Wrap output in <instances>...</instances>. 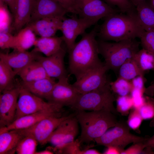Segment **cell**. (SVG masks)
<instances>
[{
    "instance_id": "obj_1",
    "label": "cell",
    "mask_w": 154,
    "mask_h": 154,
    "mask_svg": "<svg viewBox=\"0 0 154 154\" xmlns=\"http://www.w3.org/2000/svg\"><path fill=\"white\" fill-rule=\"evenodd\" d=\"M98 27L97 24L89 32L82 34L81 39L68 52L69 71L76 80L104 64L99 57L96 38Z\"/></svg>"
},
{
    "instance_id": "obj_21",
    "label": "cell",
    "mask_w": 154,
    "mask_h": 154,
    "mask_svg": "<svg viewBox=\"0 0 154 154\" xmlns=\"http://www.w3.org/2000/svg\"><path fill=\"white\" fill-rule=\"evenodd\" d=\"M25 136L21 129L0 132V154L15 153L18 144Z\"/></svg>"
},
{
    "instance_id": "obj_11",
    "label": "cell",
    "mask_w": 154,
    "mask_h": 154,
    "mask_svg": "<svg viewBox=\"0 0 154 154\" xmlns=\"http://www.w3.org/2000/svg\"><path fill=\"white\" fill-rule=\"evenodd\" d=\"M21 88L19 82L17 81V85L16 87L1 93L0 128L7 127L14 121Z\"/></svg>"
},
{
    "instance_id": "obj_36",
    "label": "cell",
    "mask_w": 154,
    "mask_h": 154,
    "mask_svg": "<svg viewBox=\"0 0 154 154\" xmlns=\"http://www.w3.org/2000/svg\"><path fill=\"white\" fill-rule=\"evenodd\" d=\"M139 38L142 48L154 55V29L145 31Z\"/></svg>"
},
{
    "instance_id": "obj_42",
    "label": "cell",
    "mask_w": 154,
    "mask_h": 154,
    "mask_svg": "<svg viewBox=\"0 0 154 154\" xmlns=\"http://www.w3.org/2000/svg\"><path fill=\"white\" fill-rule=\"evenodd\" d=\"M144 141L133 143L127 149L124 150L121 154H137L143 153L145 148Z\"/></svg>"
},
{
    "instance_id": "obj_46",
    "label": "cell",
    "mask_w": 154,
    "mask_h": 154,
    "mask_svg": "<svg viewBox=\"0 0 154 154\" xmlns=\"http://www.w3.org/2000/svg\"><path fill=\"white\" fill-rule=\"evenodd\" d=\"M9 7L12 13L14 14L18 0H2Z\"/></svg>"
},
{
    "instance_id": "obj_40",
    "label": "cell",
    "mask_w": 154,
    "mask_h": 154,
    "mask_svg": "<svg viewBox=\"0 0 154 154\" xmlns=\"http://www.w3.org/2000/svg\"><path fill=\"white\" fill-rule=\"evenodd\" d=\"M15 36L8 32H0V47L3 50L14 48Z\"/></svg>"
},
{
    "instance_id": "obj_15",
    "label": "cell",
    "mask_w": 154,
    "mask_h": 154,
    "mask_svg": "<svg viewBox=\"0 0 154 154\" xmlns=\"http://www.w3.org/2000/svg\"><path fill=\"white\" fill-rule=\"evenodd\" d=\"M66 53V50L62 47L56 52L48 56L38 54L36 60L41 64L48 77L59 80L68 76L64 64Z\"/></svg>"
},
{
    "instance_id": "obj_51",
    "label": "cell",
    "mask_w": 154,
    "mask_h": 154,
    "mask_svg": "<svg viewBox=\"0 0 154 154\" xmlns=\"http://www.w3.org/2000/svg\"><path fill=\"white\" fill-rule=\"evenodd\" d=\"M149 1L151 6L154 10V0H149Z\"/></svg>"
},
{
    "instance_id": "obj_30",
    "label": "cell",
    "mask_w": 154,
    "mask_h": 154,
    "mask_svg": "<svg viewBox=\"0 0 154 154\" xmlns=\"http://www.w3.org/2000/svg\"><path fill=\"white\" fill-rule=\"evenodd\" d=\"M38 143L32 136L25 135L18 144L16 153L18 154H35Z\"/></svg>"
},
{
    "instance_id": "obj_24",
    "label": "cell",
    "mask_w": 154,
    "mask_h": 154,
    "mask_svg": "<svg viewBox=\"0 0 154 154\" xmlns=\"http://www.w3.org/2000/svg\"><path fill=\"white\" fill-rule=\"evenodd\" d=\"M147 1L142 2L135 7L138 20L145 31L154 29V10Z\"/></svg>"
},
{
    "instance_id": "obj_12",
    "label": "cell",
    "mask_w": 154,
    "mask_h": 154,
    "mask_svg": "<svg viewBox=\"0 0 154 154\" xmlns=\"http://www.w3.org/2000/svg\"><path fill=\"white\" fill-rule=\"evenodd\" d=\"M108 69L104 64L82 77L72 84L80 94H83L100 88L110 83L106 72Z\"/></svg>"
},
{
    "instance_id": "obj_34",
    "label": "cell",
    "mask_w": 154,
    "mask_h": 154,
    "mask_svg": "<svg viewBox=\"0 0 154 154\" xmlns=\"http://www.w3.org/2000/svg\"><path fill=\"white\" fill-rule=\"evenodd\" d=\"M116 100L117 112L123 116H126L129 114L131 110L133 108V101L131 96H118Z\"/></svg>"
},
{
    "instance_id": "obj_33",
    "label": "cell",
    "mask_w": 154,
    "mask_h": 154,
    "mask_svg": "<svg viewBox=\"0 0 154 154\" xmlns=\"http://www.w3.org/2000/svg\"><path fill=\"white\" fill-rule=\"evenodd\" d=\"M75 115V114L62 122L53 132L48 143H50L54 147L59 145L65 135L70 118Z\"/></svg>"
},
{
    "instance_id": "obj_19",
    "label": "cell",
    "mask_w": 154,
    "mask_h": 154,
    "mask_svg": "<svg viewBox=\"0 0 154 154\" xmlns=\"http://www.w3.org/2000/svg\"><path fill=\"white\" fill-rule=\"evenodd\" d=\"M33 3V0H17L12 25L13 31L16 33L29 22Z\"/></svg>"
},
{
    "instance_id": "obj_28",
    "label": "cell",
    "mask_w": 154,
    "mask_h": 154,
    "mask_svg": "<svg viewBox=\"0 0 154 154\" xmlns=\"http://www.w3.org/2000/svg\"><path fill=\"white\" fill-rule=\"evenodd\" d=\"M133 58L144 73L146 71L154 69V55L149 51L142 48Z\"/></svg>"
},
{
    "instance_id": "obj_26",
    "label": "cell",
    "mask_w": 154,
    "mask_h": 154,
    "mask_svg": "<svg viewBox=\"0 0 154 154\" xmlns=\"http://www.w3.org/2000/svg\"><path fill=\"white\" fill-rule=\"evenodd\" d=\"M16 74L13 69L0 60V92L11 89L17 85L15 79Z\"/></svg>"
},
{
    "instance_id": "obj_37",
    "label": "cell",
    "mask_w": 154,
    "mask_h": 154,
    "mask_svg": "<svg viewBox=\"0 0 154 154\" xmlns=\"http://www.w3.org/2000/svg\"><path fill=\"white\" fill-rule=\"evenodd\" d=\"M104 0L111 6H117L121 13H129L134 10L135 8V7L131 3L130 0Z\"/></svg>"
},
{
    "instance_id": "obj_52",
    "label": "cell",
    "mask_w": 154,
    "mask_h": 154,
    "mask_svg": "<svg viewBox=\"0 0 154 154\" xmlns=\"http://www.w3.org/2000/svg\"><path fill=\"white\" fill-rule=\"evenodd\" d=\"M150 126L151 127H154V118H153L152 120L150 122Z\"/></svg>"
},
{
    "instance_id": "obj_39",
    "label": "cell",
    "mask_w": 154,
    "mask_h": 154,
    "mask_svg": "<svg viewBox=\"0 0 154 154\" xmlns=\"http://www.w3.org/2000/svg\"><path fill=\"white\" fill-rule=\"evenodd\" d=\"M78 139L56 150L58 153L68 154H81L82 150Z\"/></svg>"
},
{
    "instance_id": "obj_20",
    "label": "cell",
    "mask_w": 154,
    "mask_h": 154,
    "mask_svg": "<svg viewBox=\"0 0 154 154\" xmlns=\"http://www.w3.org/2000/svg\"><path fill=\"white\" fill-rule=\"evenodd\" d=\"M53 78L47 77L29 82L19 81L23 88L37 96L46 99L56 82Z\"/></svg>"
},
{
    "instance_id": "obj_25",
    "label": "cell",
    "mask_w": 154,
    "mask_h": 154,
    "mask_svg": "<svg viewBox=\"0 0 154 154\" xmlns=\"http://www.w3.org/2000/svg\"><path fill=\"white\" fill-rule=\"evenodd\" d=\"M15 36L14 50L26 51L34 46L36 40L35 34L29 27L25 26Z\"/></svg>"
},
{
    "instance_id": "obj_27",
    "label": "cell",
    "mask_w": 154,
    "mask_h": 154,
    "mask_svg": "<svg viewBox=\"0 0 154 154\" xmlns=\"http://www.w3.org/2000/svg\"><path fill=\"white\" fill-rule=\"evenodd\" d=\"M118 71L119 77L129 81L137 76H143L144 74L133 58L126 60L120 66Z\"/></svg>"
},
{
    "instance_id": "obj_22",
    "label": "cell",
    "mask_w": 154,
    "mask_h": 154,
    "mask_svg": "<svg viewBox=\"0 0 154 154\" xmlns=\"http://www.w3.org/2000/svg\"><path fill=\"white\" fill-rule=\"evenodd\" d=\"M63 42L62 37L54 36L40 37L37 38L34 45V48L32 50L42 53L46 56H48L55 54L62 48Z\"/></svg>"
},
{
    "instance_id": "obj_38",
    "label": "cell",
    "mask_w": 154,
    "mask_h": 154,
    "mask_svg": "<svg viewBox=\"0 0 154 154\" xmlns=\"http://www.w3.org/2000/svg\"><path fill=\"white\" fill-rule=\"evenodd\" d=\"M139 110L143 120L153 119L154 118V101L146 99Z\"/></svg>"
},
{
    "instance_id": "obj_23",
    "label": "cell",
    "mask_w": 154,
    "mask_h": 154,
    "mask_svg": "<svg viewBox=\"0 0 154 154\" xmlns=\"http://www.w3.org/2000/svg\"><path fill=\"white\" fill-rule=\"evenodd\" d=\"M22 81L29 82L49 77L40 63L34 60L21 70L17 74Z\"/></svg>"
},
{
    "instance_id": "obj_10",
    "label": "cell",
    "mask_w": 154,
    "mask_h": 154,
    "mask_svg": "<svg viewBox=\"0 0 154 154\" xmlns=\"http://www.w3.org/2000/svg\"><path fill=\"white\" fill-rule=\"evenodd\" d=\"M75 114V113L66 116L46 117L29 128L21 130L25 135L32 136L39 143L44 145L48 143L53 132L62 122Z\"/></svg>"
},
{
    "instance_id": "obj_17",
    "label": "cell",
    "mask_w": 154,
    "mask_h": 154,
    "mask_svg": "<svg viewBox=\"0 0 154 154\" xmlns=\"http://www.w3.org/2000/svg\"><path fill=\"white\" fill-rule=\"evenodd\" d=\"M38 54L39 52L32 50L29 52L14 50L9 53L0 52V60L11 68L17 75L21 70L29 63L36 60Z\"/></svg>"
},
{
    "instance_id": "obj_7",
    "label": "cell",
    "mask_w": 154,
    "mask_h": 154,
    "mask_svg": "<svg viewBox=\"0 0 154 154\" xmlns=\"http://www.w3.org/2000/svg\"><path fill=\"white\" fill-rule=\"evenodd\" d=\"M73 14L70 18L64 17L62 21L60 30L62 33L63 42L68 52L75 43L79 35H82L86 30L97 24L98 21L92 19L78 17Z\"/></svg>"
},
{
    "instance_id": "obj_18",
    "label": "cell",
    "mask_w": 154,
    "mask_h": 154,
    "mask_svg": "<svg viewBox=\"0 0 154 154\" xmlns=\"http://www.w3.org/2000/svg\"><path fill=\"white\" fill-rule=\"evenodd\" d=\"M64 17L42 18L29 23L25 26L29 27L35 34L40 37H52L60 30Z\"/></svg>"
},
{
    "instance_id": "obj_13",
    "label": "cell",
    "mask_w": 154,
    "mask_h": 154,
    "mask_svg": "<svg viewBox=\"0 0 154 154\" xmlns=\"http://www.w3.org/2000/svg\"><path fill=\"white\" fill-rule=\"evenodd\" d=\"M79 94L72 84H70L67 76L58 80L46 99L48 102L63 107H70Z\"/></svg>"
},
{
    "instance_id": "obj_48",
    "label": "cell",
    "mask_w": 154,
    "mask_h": 154,
    "mask_svg": "<svg viewBox=\"0 0 154 154\" xmlns=\"http://www.w3.org/2000/svg\"><path fill=\"white\" fill-rule=\"evenodd\" d=\"M102 154L99 151L95 149H86L82 150L81 154Z\"/></svg>"
},
{
    "instance_id": "obj_29",
    "label": "cell",
    "mask_w": 154,
    "mask_h": 154,
    "mask_svg": "<svg viewBox=\"0 0 154 154\" xmlns=\"http://www.w3.org/2000/svg\"><path fill=\"white\" fill-rule=\"evenodd\" d=\"M7 6L2 0H0V32L11 33L13 31V18Z\"/></svg>"
},
{
    "instance_id": "obj_32",
    "label": "cell",
    "mask_w": 154,
    "mask_h": 154,
    "mask_svg": "<svg viewBox=\"0 0 154 154\" xmlns=\"http://www.w3.org/2000/svg\"><path fill=\"white\" fill-rule=\"evenodd\" d=\"M110 86L112 91L120 96L129 95L132 88L130 81L119 77L115 81L110 82Z\"/></svg>"
},
{
    "instance_id": "obj_47",
    "label": "cell",
    "mask_w": 154,
    "mask_h": 154,
    "mask_svg": "<svg viewBox=\"0 0 154 154\" xmlns=\"http://www.w3.org/2000/svg\"><path fill=\"white\" fill-rule=\"evenodd\" d=\"M145 148L148 147L154 151V135L150 137H147L144 142Z\"/></svg>"
},
{
    "instance_id": "obj_14",
    "label": "cell",
    "mask_w": 154,
    "mask_h": 154,
    "mask_svg": "<svg viewBox=\"0 0 154 154\" xmlns=\"http://www.w3.org/2000/svg\"><path fill=\"white\" fill-rule=\"evenodd\" d=\"M63 107L44 110L25 116L15 120L10 125L0 128V132L14 129H23L34 125L42 119L50 116H62Z\"/></svg>"
},
{
    "instance_id": "obj_3",
    "label": "cell",
    "mask_w": 154,
    "mask_h": 154,
    "mask_svg": "<svg viewBox=\"0 0 154 154\" xmlns=\"http://www.w3.org/2000/svg\"><path fill=\"white\" fill-rule=\"evenodd\" d=\"M76 112L75 117L81 129V134L78 139L80 144L94 141L115 126L118 122L114 114L108 111Z\"/></svg>"
},
{
    "instance_id": "obj_49",
    "label": "cell",
    "mask_w": 154,
    "mask_h": 154,
    "mask_svg": "<svg viewBox=\"0 0 154 154\" xmlns=\"http://www.w3.org/2000/svg\"><path fill=\"white\" fill-rule=\"evenodd\" d=\"M53 153H54L52 152L49 150L46 149L39 151H37L35 154H52Z\"/></svg>"
},
{
    "instance_id": "obj_6",
    "label": "cell",
    "mask_w": 154,
    "mask_h": 154,
    "mask_svg": "<svg viewBox=\"0 0 154 154\" xmlns=\"http://www.w3.org/2000/svg\"><path fill=\"white\" fill-rule=\"evenodd\" d=\"M130 129L127 124L118 122L116 125L106 131L94 141L99 145L106 147L112 146L123 151L129 144L143 142L146 137L134 135L130 131Z\"/></svg>"
},
{
    "instance_id": "obj_43",
    "label": "cell",
    "mask_w": 154,
    "mask_h": 154,
    "mask_svg": "<svg viewBox=\"0 0 154 154\" xmlns=\"http://www.w3.org/2000/svg\"><path fill=\"white\" fill-rule=\"evenodd\" d=\"M60 4L66 11L67 13L76 14L74 6V0H55Z\"/></svg>"
},
{
    "instance_id": "obj_5",
    "label": "cell",
    "mask_w": 154,
    "mask_h": 154,
    "mask_svg": "<svg viewBox=\"0 0 154 154\" xmlns=\"http://www.w3.org/2000/svg\"><path fill=\"white\" fill-rule=\"evenodd\" d=\"M110 83L96 90L79 94L70 107L76 111L104 110L116 114L117 112L114 105L116 99L111 90Z\"/></svg>"
},
{
    "instance_id": "obj_8",
    "label": "cell",
    "mask_w": 154,
    "mask_h": 154,
    "mask_svg": "<svg viewBox=\"0 0 154 154\" xmlns=\"http://www.w3.org/2000/svg\"><path fill=\"white\" fill-rule=\"evenodd\" d=\"M76 15L82 18L99 21L112 15L120 13L102 0H74Z\"/></svg>"
},
{
    "instance_id": "obj_16",
    "label": "cell",
    "mask_w": 154,
    "mask_h": 154,
    "mask_svg": "<svg viewBox=\"0 0 154 154\" xmlns=\"http://www.w3.org/2000/svg\"><path fill=\"white\" fill-rule=\"evenodd\" d=\"M67 13L66 10L55 0H33L29 23L46 17L63 18Z\"/></svg>"
},
{
    "instance_id": "obj_44",
    "label": "cell",
    "mask_w": 154,
    "mask_h": 154,
    "mask_svg": "<svg viewBox=\"0 0 154 154\" xmlns=\"http://www.w3.org/2000/svg\"><path fill=\"white\" fill-rule=\"evenodd\" d=\"M130 82L132 88L144 90L143 76H137L130 80Z\"/></svg>"
},
{
    "instance_id": "obj_35",
    "label": "cell",
    "mask_w": 154,
    "mask_h": 154,
    "mask_svg": "<svg viewBox=\"0 0 154 154\" xmlns=\"http://www.w3.org/2000/svg\"><path fill=\"white\" fill-rule=\"evenodd\" d=\"M127 124L129 127L139 133V128L143 120L139 110L133 108L129 114Z\"/></svg>"
},
{
    "instance_id": "obj_41",
    "label": "cell",
    "mask_w": 154,
    "mask_h": 154,
    "mask_svg": "<svg viewBox=\"0 0 154 154\" xmlns=\"http://www.w3.org/2000/svg\"><path fill=\"white\" fill-rule=\"evenodd\" d=\"M144 91V90L132 89L130 94L133 101V108L139 110L144 104L146 100L143 96Z\"/></svg>"
},
{
    "instance_id": "obj_31",
    "label": "cell",
    "mask_w": 154,
    "mask_h": 154,
    "mask_svg": "<svg viewBox=\"0 0 154 154\" xmlns=\"http://www.w3.org/2000/svg\"><path fill=\"white\" fill-rule=\"evenodd\" d=\"M75 116L70 118L65 135L61 143L57 147H54L55 151L75 140L79 131V123Z\"/></svg>"
},
{
    "instance_id": "obj_4",
    "label": "cell",
    "mask_w": 154,
    "mask_h": 154,
    "mask_svg": "<svg viewBox=\"0 0 154 154\" xmlns=\"http://www.w3.org/2000/svg\"><path fill=\"white\" fill-rule=\"evenodd\" d=\"M99 54L104 60V64L108 70L118 71L127 60L133 57L139 50L140 42L136 38L111 42L97 40Z\"/></svg>"
},
{
    "instance_id": "obj_9",
    "label": "cell",
    "mask_w": 154,
    "mask_h": 154,
    "mask_svg": "<svg viewBox=\"0 0 154 154\" xmlns=\"http://www.w3.org/2000/svg\"><path fill=\"white\" fill-rule=\"evenodd\" d=\"M59 106L63 107L45 101L42 98L33 94L21 86L15 120L25 116Z\"/></svg>"
},
{
    "instance_id": "obj_2",
    "label": "cell",
    "mask_w": 154,
    "mask_h": 154,
    "mask_svg": "<svg viewBox=\"0 0 154 154\" xmlns=\"http://www.w3.org/2000/svg\"><path fill=\"white\" fill-rule=\"evenodd\" d=\"M98 25L99 39L115 42L140 38L145 30L137 18L135 9L128 13H118L104 18Z\"/></svg>"
},
{
    "instance_id": "obj_50",
    "label": "cell",
    "mask_w": 154,
    "mask_h": 154,
    "mask_svg": "<svg viewBox=\"0 0 154 154\" xmlns=\"http://www.w3.org/2000/svg\"><path fill=\"white\" fill-rule=\"evenodd\" d=\"M146 0H130L133 5L135 7L140 3Z\"/></svg>"
},
{
    "instance_id": "obj_45",
    "label": "cell",
    "mask_w": 154,
    "mask_h": 154,
    "mask_svg": "<svg viewBox=\"0 0 154 154\" xmlns=\"http://www.w3.org/2000/svg\"><path fill=\"white\" fill-rule=\"evenodd\" d=\"M107 148L104 152L105 154H119L123 151L115 147L110 146L106 147Z\"/></svg>"
}]
</instances>
